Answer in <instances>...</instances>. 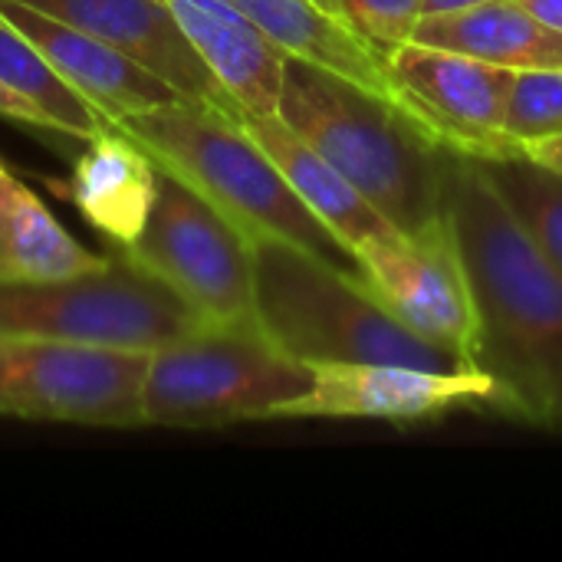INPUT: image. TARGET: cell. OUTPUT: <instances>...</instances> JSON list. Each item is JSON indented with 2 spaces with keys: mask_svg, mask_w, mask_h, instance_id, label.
<instances>
[{
  "mask_svg": "<svg viewBox=\"0 0 562 562\" xmlns=\"http://www.w3.org/2000/svg\"><path fill=\"white\" fill-rule=\"evenodd\" d=\"M441 204L474 303L471 366L491 405L562 431V273L520 227L477 155L441 145Z\"/></svg>",
  "mask_w": 562,
  "mask_h": 562,
  "instance_id": "obj_1",
  "label": "cell"
},
{
  "mask_svg": "<svg viewBox=\"0 0 562 562\" xmlns=\"http://www.w3.org/2000/svg\"><path fill=\"white\" fill-rule=\"evenodd\" d=\"M115 128L201 191L250 244H293L346 273L366 277L359 257L306 207L273 158L247 135L240 115L198 102H171L122 115Z\"/></svg>",
  "mask_w": 562,
  "mask_h": 562,
  "instance_id": "obj_2",
  "label": "cell"
},
{
  "mask_svg": "<svg viewBox=\"0 0 562 562\" xmlns=\"http://www.w3.org/2000/svg\"><path fill=\"white\" fill-rule=\"evenodd\" d=\"M277 115L402 234H418L445 214L441 145L379 95L290 56Z\"/></svg>",
  "mask_w": 562,
  "mask_h": 562,
  "instance_id": "obj_3",
  "label": "cell"
},
{
  "mask_svg": "<svg viewBox=\"0 0 562 562\" xmlns=\"http://www.w3.org/2000/svg\"><path fill=\"white\" fill-rule=\"evenodd\" d=\"M257 323L300 362H392L431 372H474L395 319L366 277L346 273L293 244H254Z\"/></svg>",
  "mask_w": 562,
  "mask_h": 562,
  "instance_id": "obj_4",
  "label": "cell"
},
{
  "mask_svg": "<svg viewBox=\"0 0 562 562\" xmlns=\"http://www.w3.org/2000/svg\"><path fill=\"white\" fill-rule=\"evenodd\" d=\"M313 369L283 352L263 326L207 323L148 352L142 418L158 428H224L277 418L310 392Z\"/></svg>",
  "mask_w": 562,
  "mask_h": 562,
  "instance_id": "obj_5",
  "label": "cell"
},
{
  "mask_svg": "<svg viewBox=\"0 0 562 562\" xmlns=\"http://www.w3.org/2000/svg\"><path fill=\"white\" fill-rule=\"evenodd\" d=\"M204 326L191 303L119 247L89 273L0 280V339L155 352Z\"/></svg>",
  "mask_w": 562,
  "mask_h": 562,
  "instance_id": "obj_6",
  "label": "cell"
},
{
  "mask_svg": "<svg viewBox=\"0 0 562 562\" xmlns=\"http://www.w3.org/2000/svg\"><path fill=\"white\" fill-rule=\"evenodd\" d=\"M125 254L165 280L207 323L257 319L250 237L168 168L158 175L148 224Z\"/></svg>",
  "mask_w": 562,
  "mask_h": 562,
  "instance_id": "obj_7",
  "label": "cell"
},
{
  "mask_svg": "<svg viewBox=\"0 0 562 562\" xmlns=\"http://www.w3.org/2000/svg\"><path fill=\"white\" fill-rule=\"evenodd\" d=\"M148 352L0 339V415L92 428H142Z\"/></svg>",
  "mask_w": 562,
  "mask_h": 562,
  "instance_id": "obj_8",
  "label": "cell"
},
{
  "mask_svg": "<svg viewBox=\"0 0 562 562\" xmlns=\"http://www.w3.org/2000/svg\"><path fill=\"white\" fill-rule=\"evenodd\" d=\"M356 257L369 286L395 319L471 366L474 303L448 214L418 234L369 240Z\"/></svg>",
  "mask_w": 562,
  "mask_h": 562,
  "instance_id": "obj_9",
  "label": "cell"
},
{
  "mask_svg": "<svg viewBox=\"0 0 562 562\" xmlns=\"http://www.w3.org/2000/svg\"><path fill=\"white\" fill-rule=\"evenodd\" d=\"M389 66L441 145L477 158L527 151L507 132V105L517 82L514 69L418 40L395 46Z\"/></svg>",
  "mask_w": 562,
  "mask_h": 562,
  "instance_id": "obj_10",
  "label": "cell"
},
{
  "mask_svg": "<svg viewBox=\"0 0 562 562\" xmlns=\"http://www.w3.org/2000/svg\"><path fill=\"white\" fill-rule=\"evenodd\" d=\"M313 385L277 418H382L425 422L458 408H484L494 385L481 372H431L392 362H310Z\"/></svg>",
  "mask_w": 562,
  "mask_h": 562,
  "instance_id": "obj_11",
  "label": "cell"
},
{
  "mask_svg": "<svg viewBox=\"0 0 562 562\" xmlns=\"http://www.w3.org/2000/svg\"><path fill=\"white\" fill-rule=\"evenodd\" d=\"M36 7L142 63L188 102L211 105L240 115L237 102L214 79L207 63L198 56L184 30L178 26L168 0H20Z\"/></svg>",
  "mask_w": 562,
  "mask_h": 562,
  "instance_id": "obj_12",
  "label": "cell"
},
{
  "mask_svg": "<svg viewBox=\"0 0 562 562\" xmlns=\"http://www.w3.org/2000/svg\"><path fill=\"white\" fill-rule=\"evenodd\" d=\"M0 13L46 56V63L109 122L115 125L122 115L188 102L175 86L128 59L115 46L36 10L20 0H0Z\"/></svg>",
  "mask_w": 562,
  "mask_h": 562,
  "instance_id": "obj_13",
  "label": "cell"
},
{
  "mask_svg": "<svg viewBox=\"0 0 562 562\" xmlns=\"http://www.w3.org/2000/svg\"><path fill=\"white\" fill-rule=\"evenodd\" d=\"M168 7L237 109L247 115H277L290 56L234 0H168Z\"/></svg>",
  "mask_w": 562,
  "mask_h": 562,
  "instance_id": "obj_14",
  "label": "cell"
},
{
  "mask_svg": "<svg viewBox=\"0 0 562 562\" xmlns=\"http://www.w3.org/2000/svg\"><path fill=\"white\" fill-rule=\"evenodd\" d=\"M158 161L125 132L105 125L86 142L66 181V198L112 247H132L158 198Z\"/></svg>",
  "mask_w": 562,
  "mask_h": 562,
  "instance_id": "obj_15",
  "label": "cell"
},
{
  "mask_svg": "<svg viewBox=\"0 0 562 562\" xmlns=\"http://www.w3.org/2000/svg\"><path fill=\"white\" fill-rule=\"evenodd\" d=\"M240 125L247 135L273 158L293 191L306 201V207L356 254L369 240H385L402 234L369 198L336 171L319 151H313L280 115H247L240 112Z\"/></svg>",
  "mask_w": 562,
  "mask_h": 562,
  "instance_id": "obj_16",
  "label": "cell"
},
{
  "mask_svg": "<svg viewBox=\"0 0 562 562\" xmlns=\"http://www.w3.org/2000/svg\"><path fill=\"white\" fill-rule=\"evenodd\" d=\"M412 40L468 53L514 72L562 69V33L533 16L517 0H494L468 10L428 13L422 16Z\"/></svg>",
  "mask_w": 562,
  "mask_h": 562,
  "instance_id": "obj_17",
  "label": "cell"
},
{
  "mask_svg": "<svg viewBox=\"0 0 562 562\" xmlns=\"http://www.w3.org/2000/svg\"><path fill=\"white\" fill-rule=\"evenodd\" d=\"M109 263V254H92L49 207L0 165V280H56L89 273Z\"/></svg>",
  "mask_w": 562,
  "mask_h": 562,
  "instance_id": "obj_18",
  "label": "cell"
},
{
  "mask_svg": "<svg viewBox=\"0 0 562 562\" xmlns=\"http://www.w3.org/2000/svg\"><path fill=\"white\" fill-rule=\"evenodd\" d=\"M0 79L20 95H26L30 102H36L49 115L53 132L89 142L109 125L3 13H0Z\"/></svg>",
  "mask_w": 562,
  "mask_h": 562,
  "instance_id": "obj_19",
  "label": "cell"
},
{
  "mask_svg": "<svg viewBox=\"0 0 562 562\" xmlns=\"http://www.w3.org/2000/svg\"><path fill=\"white\" fill-rule=\"evenodd\" d=\"M494 188L543 250V257L562 273V175L540 165L527 151L507 158H481Z\"/></svg>",
  "mask_w": 562,
  "mask_h": 562,
  "instance_id": "obj_20",
  "label": "cell"
},
{
  "mask_svg": "<svg viewBox=\"0 0 562 562\" xmlns=\"http://www.w3.org/2000/svg\"><path fill=\"white\" fill-rule=\"evenodd\" d=\"M507 132L520 145L562 135V69L517 72L507 105Z\"/></svg>",
  "mask_w": 562,
  "mask_h": 562,
  "instance_id": "obj_21",
  "label": "cell"
},
{
  "mask_svg": "<svg viewBox=\"0 0 562 562\" xmlns=\"http://www.w3.org/2000/svg\"><path fill=\"white\" fill-rule=\"evenodd\" d=\"M425 3L428 0H333L336 13L382 56L415 36Z\"/></svg>",
  "mask_w": 562,
  "mask_h": 562,
  "instance_id": "obj_22",
  "label": "cell"
},
{
  "mask_svg": "<svg viewBox=\"0 0 562 562\" xmlns=\"http://www.w3.org/2000/svg\"><path fill=\"white\" fill-rule=\"evenodd\" d=\"M0 115L3 119H13V122H23V125H36V128H53L49 115L30 102L26 95H20L16 89H10L3 79H0Z\"/></svg>",
  "mask_w": 562,
  "mask_h": 562,
  "instance_id": "obj_23",
  "label": "cell"
},
{
  "mask_svg": "<svg viewBox=\"0 0 562 562\" xmlns=\"http://www.w3.org/2000/svg\"><path fill=\"white\" fill-rule=\"evenodd\" d=\"M524 148H527L530 158H537L540 165H547V168H553V171H560L562 175V135L530 142V145H524Z\"/></svg>",
  "mask_w": 562,
  "mask_h": 562,
  "instance_id": "obj_24",
  "label": "cell"
},
{
  "mask_svg": "<svg viewBox=\"0 0 562 562\" xmlns=\"http://www.w3.org/2000/svg\"><path fill=\"white\" fill-rule=\"evenodd\" d=\"M517 3H524L533 16H540L543 23L562 33V0H517Z\"/></svg>",
  "mask_w": 562,
  "mask_h": 562,
  "instance_id": "obj_25",
  "label": "cell"
},
{
  "mask_svg": "<svg viewBox=\"0 0 562 562\" xmlns=\"http://www.w3.org/2000/svg\"><path fill=\"white\" fill-rule=\"evenodd\" d=\"M481 3H494V0H428V3H425V16H428V13L468 10V7H481Z\"/></svg>",
  "mask_w": 562,
  "mask_h": 562,
  "instance_id": "obj_26",
  "label": "cell"
},
{
  "mask_svg": "<svg viewBox=\"0 0 562 562\" xmlns=\"http://www.w3.org/2000/svg\"><path fill=\"white\" fill-rule=\"evenodd\" d=\"M319 3H323L326 10H333V13H336V7H333V0H319Z\"/></svg>",
  "mask_w": 562,
  "mask_h": 562,
  "instance_id": "obj_27",
  "label": "cell"
}]
</instances>
